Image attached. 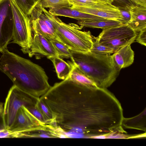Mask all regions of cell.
I'll list each match as a JSON object with an SVG mask.
<instances>
[{"label": "cell", "mask_w": 146, "mask_h": 146, "mask_svg": "<svg viewBox=\"0 0 146 146\" xmlns=\"http://www.w3.org/2000/svg\"><path fill=\"white\" fill-rule=\"evenodd\" d=\"M91 87L68 76L56 83L40 98L52 116L51 123L64 133H84L92 126L97 108Z\"/></svg>", "instance_id": "6da1fadb"}, {"label": "cell", "mask_w": 146, "mask_h": 146, "mask_svg": "<svg viewBox=\"0 0 146 146\" xmlns=\"http://www.w3.org/2000/svg\"><path fill=\"white\" fill-rule=\"evenodd\" d=\"M72 69L68 77L72 80L88 86H97L92 80L87 77L72 60L70 61Z\"/></svg>", "instance_id": "e0dca14e"}, {"label": "cell", "mask_w": 146, "mask_h": 146, "mask_svg": "<svg viewBox=\"0 0 146 146\" xmlns=\"http://www.w3.org/2000/svg\"><path fill=\"white\" fill-rule=\"evenodd\" d=\"M13 20L10 0H0V52L12 40Z\"/></svg>", "instance_id": "9c48e42d"}, {"label": "cell", "mask_w": 146, "mask_h": 146, "mask_svg": "<svg viewBox=\"0 0 146 146\" xmlns=\"http://www.w3.org/2000/svg\"><path fill=\"white\" fill-rule=\"evenodd\" d=\"M26 108L42 124L46 126L48 125L49 123L42 113L38 101L34 106Z\"/></svg>", "instance_id": "603a6c76"}, {"label": "cell", "mask_w": 146, "mask_h": 146, "mask_svg": "<svg viewBox=\"0 0 146 146\" xmlns=\"http://www.w3.org/2000/svg\"><path fill=\"white\" fill-rule=\"evenodd\" d=\"M47 58L52 62L58 78L64 80L68 76L72 69L70 61L66 62L57 56H50Z\"/></svg>", "instance_id": "2e32d148"}, {"label": "cell", "mask_w": 146, "mask_h": 146, "mask_svg": "<svg viewBox=\"0 0 146 146\" xmlns=\"http://www.w3.org/2000/svg\"><path fill=\"white\" fill-rule=\"evenodd\" d=\"M72 6L75 5L112 10H118L117 7L106 2L94 0H69Z\"/></svg>", "instance_id": "ac0fdd59"}, {"label": "cell", "mask_w": 146, "mask_h": 146, "mask_svg": "<svg viewBox=\"0 0 146 146\" xmlns=\"http://www.w3.org/2000/svg\"><path fill=\"white\" fill-rule=\"evenodd\" d=\"M60 57L68 58L72 56L71 51L62 42L55 39L49 40Z\"/></svg>", "instance_id": "7402d4cb"}, {"label": "cell", "mask_w": 146, "mask_h": 146, "mask_svg": "<svg viewBox=\"0 0 146 146\" xmlns=\"http://www.w3.org/2000/svg\"><path fill=\"white\" fill-rule=\"evenodd\" d=\"M3 103L0 102V129L6 128L4 119Z\"/></svg>", "instance_id": "83f0119b"}, {"label": "cell", "mask_w": 146, "mask_h": 146, "mask_svg": "<svg viewBox=\"0 0 146 146\" xmlns=\"http://www.w3.org/2000/svg\"><path fill=\"white\" fill-rule=\"evenodd\" d=\"M46 127L38 120L25 106H23L18 110L12 124L8 129L21 135L36 130H44Z\"/></svg>", "instance_id": "ba28073f"}, {"label": "cell", "mask_w": 146, "mask_h": 146, "mask_svg": "<svg viewBox=\"0 0 146 146\" xmlns=\"http://www.w3.org/2000/svg\"><path fill=\"white\" fill-rule=\"evenodd\" d=\"M42 8L38 4L30 15L33 31L39 34L50 40L60 39L56 34V30L51 21L43 11Z\"/></svg>", "instance_id": "30bf717a"}, {"label": "cell", "mask_w": 146, "mask_h": 146, "mask_svg": "<svg viewBox=\"0 0 146 146\" xmlns=\"http://www.w3.org/2000/svg\"><path fill=\"white\" fill-rule=\"evenodd\" d=\"M10 2L13 20V38L11 43L18 44L24 53H28L33 39L31 20L12 0Z\"/></svg>", "instance_id": "5b68a950"}, {"label": "cell", "mask_w": 146, "mask_h": 146, "mask_svg": "<svg viewBox=\"0 0 146 146\" xmlns=\"http://www.w3.org/2000/svg\"><path fill=\"white\" fill-rule=\"evenodd\" d=\"M49 12L55 16L69 17L78 21H93L104 20L107 19L91 14L84 13L70 8L50 9Z\"/></svg>", "instance_id": "4fadbf2b"}, {"label": "cell", "mask_w": 146, "mask_h": 146, "mask_svg": "<svg viewBox=\"0 0 146 146\" xmlns=\"http://www.w3.org/2000/svg\"><path fill=\"white\" fill-rule=\"evenodd\" d=\"M42 10L52 23L56 34L61 42L72 51L81 53L90 51L93 41L90 31H80L82 27L73 23L66 24L55 16L45 8Z\"/></svg>", "instance_id": "277c9868"}, {"label": "cell", "mask_w": 146, "mask_h": 146, "mask_svg": "<svg viewBox=\"0 0 146 146\" xmlns=\"http://www.w3.org/2000/svg\"><path fill=\"white\" fill-rule=\"evenodd\" d=\"M70 50L71 60L98 87L106 88L119 75V71L115 68L111 55Z\"/></svg>", "instance_id": "3957f363"}, {"label": "cell", "mask_w": 146, "mask_h": 146, "mask_svg": "<svg viewBox=\"0 0 146 146\" xmlns=\"http://www.w3.org/2000/svg\"><path fill=\"white\" fill-rule=\"evenodd\" d=\"M136 41L141 45H146V29L139 32L135 39Z\"/></svg>", "instance_id": "484cf974"}, {"label": "cell", "mask_w": 146, "mask_h": 146, "mask_svg": "<svg viewBox=\"0 0 146 146\" xmlns=\"http://www.w3.org/2000/svg\"><path fill=\"white\" fill-rule=\"evenodd\" d=\"M19 8L29 16L33 9L40 0H12Z\"/></svg>", "instance_id": "44dd1931"}, {"label": "cell", "mask_w": 146, "mask_h": 146, "mask_svg": "<svg viewBox=\"0 0 146 146\" xmlns=\"http://www.w3.org/2000/svg\"><path fill=\"white\" fill-rule=\"evenodd\" d=\"M78 25L87 27L101 29H102L122 25L118 21L112 19L93 21H78Z\"/></svg>", "instance_id": "d6986e66"}, {"label": "cell", "mask_w": 146, "mask_h": 146, "mask_svg": "<svg viewBox=\"0 0 146 146\" xmlns=\"http://www.w3.org/2000/svg\"><path fill=\"white\" fill-rule=\"evenodd\" d=\"M90 51L96 54H110L114 52L112 49L100 44L96 39L93 41Z\"/></svg>", "instance_id": "cb8c5ba5"}, {"label": "cell", "mask_w": 146, "mask_h": 146, "mask_svg": "<svg viewBox=\"0 0 146 146\" xmlns=\"http://www.w3.org/2000/svg\"><path fill=\"white\" fill-rule=\"evenodd\" d=\"M113 53L112 59L115 68L119 71L130 66L133 62L134 53L131 44L122 47Z\"/></svg>", "instance_id": "7c38bea8"}, {"label": "cell", "mask_w": 146, "mask_h": 146, "mask_svg": "<svg viewBox=\"0 0 146 146\" xmlns=\"http://www.w3.org/2000/svg\"><path fill=\"white\" fill-rule=\"evenodd\" d=\"M13 133L7 128L0 129V138H13Z\"/></svg>", "instance_id": "f1b7e54d"}, {"label": "cell", "mask_w": 146, "mask_h": 146, "mask_svg": "<svg viewBox=\"0 0 146 146\" xmlns=\"http://www.w3.org/2000/svg\"><path fill=\"white\" fill-rule=\"evenodd\" d=\"M71 7L84 13L107 19L117 20L120 23L122 19V17L119 9L117 10H112L75 5H72Z\"/></svg>", "instance_id": "9a60e30c"}, {"label": "cell", "mask_w": 146, "mask_h": 146, "mask_svg": "<svg viewBox=\"0 0 146 146\" xmlns=\"http://www.w3.org/2000/svg\"><path fill=\"white\" fill-rule=\"evenodd\" d=\"M138 33L129 25L122 24L103 29L94 38L100 44L112 49L114 52L125 45L131 44Z\"/></svg>", "instance_id": "8992f818"}, {"label": "cell", "mask_w": 146, "mask_h": 146, "mask_svg": "<svg viewBox=\"0 0 146 146\" xmlns=\"http://www.w3.org/2000/svg\"><path fill=\"white\" fill-rule=\"evenodd\" d=\"M95 1H101L112 4L113 3L114 0H94Z\"/></svg>", "instance_id": "d6a6232c"}, {"label": "cell", "mask_w": 146, "mask_h": 146, "mask_svg": "<svg viewBox=\"0 0 146 146\" xmlns=\"http://www.w3.org/2000/svg\"><path fill=\"white\" fill-rule=\"evenodd\" d=\"M114 2L116 7H128L132 4L127 0H114Z\"/></svg>", "instance_id": "f546056e"}, {"label": "cell", "mask_w": 146, "mask_h": 146, "mask_svg": "<svg viewBox=\"0 0 146 146\" xmlns=\"http://www.w3.org/2000/svg\"><path fill=\"white\" fill-rule=\"evenodd\" d=\"M131 3L146 7V0H127Z\"/></svg>", "instance_id": "4dcf8cb0"}, {"label": "cell", "mask_w": 146, "mask_h": 146, "mask_svg": "<svg viewBox=\"0 0 146 146\" xmlns=\"http://www.w3.org/2000/svg\"><path fill=\"white\" fill-rule=\"evenodd\" d=\"M38 4L42 8L49 9L68 8L72 6L69 0H40Z\"/></svg>", "instance_id": "ffe728a7"}, {"label": "cell", "mask_w": 146, "mask_h": 146, "mask_svg": "<svg viewBox=\"0 0 146 146\" xmlns=\"http://www.w3.org/2000/svg\"><path fill=\"white\" fill-rule=\"evenodd\" d=\"M15 85L8 92L3 106V116L7 129L12 124L19 109L34 106L38 100Z\"/></svg>", "instance_id": "52a82bcc"}, {"label": "cell", "mask_w": 146, "mask_h": 146, "mask_svg": "<svg viewBox=\"0 0 146 146\" xmlns=\"http://www.w3.org/2000/svg\"><path fill=\"white\" fill-rule=\"evenodd\" d=\"M28 54L30 57L35 56L38 59L44 56H59L50 41L36 33H34L33 36L32 42Z\"/></svg>", "instance_id": "8fae6325"}, {"label": "cell", "mask_w": 146, "mask_h": 146, "mask_svg": "<svg viewBox=\"0 0 146 146\" xmlns=\"http://www.w3.org/2000/svg\"><path fill=\"white\" fill-rule=\"evenodd\" d=\"M132 136L126 135L121 133H113L107 135L106 139H129Z\"/></svg>", "instance_id": "4316f807"}, {"label": "cell", "mask_w": 146, "mask_h": 146, "mask_svg": "<svg viewBox=\"0 0 146 146\" xmlns=\"http://www.w3.org/2000/svg\"><path fill=\"white\" fill-rule=\"evenodd\" d=\"M0 52V70L15 85L38 100L51 86L48 77L41 66L30 60L9 52Z\"/></svg>", "instance_id": "7a4b0ae2"}, {"label": "cell", "mask_w": 146, "mask_h": 146, "mask_svg": "<svg viewBox=\"0 0 146 146\" xmlns=\"http://www.w3.org/2000/svg\"><path fill=\"white\" fill-rule=\"evenodd\" d=\"M107 135H99L93 137L92 138L98 139H106Z\"/></svg>", "instance_id": "1f68e13d"}, {"label": "cell", "mask_w": 146, "mask_h": 146, "mask_svg": "<svg viewBox=\"0 0 146 146\" xmlns=\"http://www.w3.org/2000/svg\"><path fill=\"white\" fill-rule=\"evenodd\" d=\"M130 6L125 7H117L119 10L122 17V19L121 22L122 25H128L129 22L131 19L130 11Z\"/></svg>", "instance_id": "d4e9b609"}, {"label": "cell", "mask_w": 146, "mask_h": 146, "mask_svg": "<svg viewBox=\"0 0 146 146\" xmlns=\"http://www.w3.org/2000/svg\"><path fill=\"white\" fill-rule=\"evenodd\" d=\"M130 11L131 19L128 25L137 32L146 29V7L132 4Z\"/></svg>", "instance_id": "5bb4252c"}]
</instances>
